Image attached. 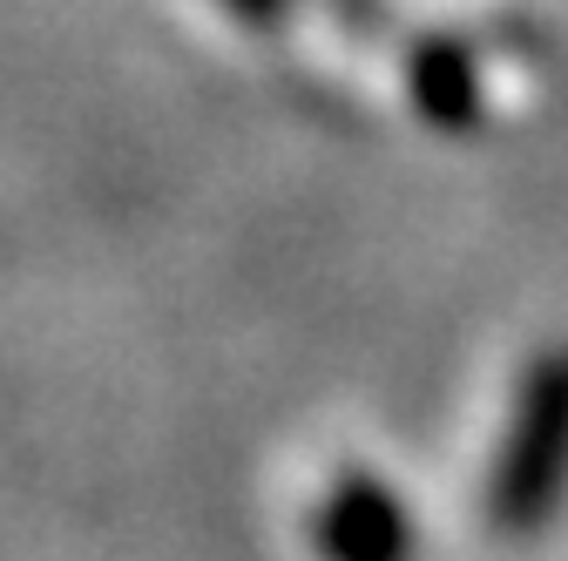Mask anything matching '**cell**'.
Segmentation results:
<instances>
[{
	"instance_id": "obj_1",
	"label": "cell",
	"mask_w": 568,
	"mask_h": 561,
	"mask_svg": "<svg viewBox=\"0 0 568 561\" xmlns=\"http://www.w3.org/2000/svg\"><path fill=\"white\" fill-rule=\"evenodd\" d=\"M568 480V353L541 359L528 373L521 412L508 427L501 467H494V521L501 528H535L561 501Z\"/></svg>"
},
{
	"instance_id": "obj_2",
	"label": "cell",
	"mask_w": 568,
	"mask_h": 561,
	"mask_svg": "<svg viewBox=\"0 0 568 561\" xmlns=\"http://www.w3.org/2000/svg\"><path fill=\"white\" fill-rule=\"evenodd\" d=\"M325 541H332L338 561H399L406 528H399V508L379 494L373 480H352L332 501V514H325Z\"/></svg>"
}]
</instances>
